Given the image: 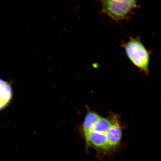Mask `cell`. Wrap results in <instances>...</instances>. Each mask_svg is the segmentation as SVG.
<instances>
[{"label":"cell","instance_id":"cell-1","mask_svg":"<svg viewBox=\"0 0 161 161\" xmlns=\"http://www.w3.org/2000/svg\"><path fill=\"white\" fill-rule=\"evenodd\" d=\"M126 55L132 63L140 69L147 72L149 55L143 44L138 38H131L124 47Z\"/></svg>","mask_w":161,"mask_h":161},{"label":"cell","instance_id":"cell-2","mask_svg":"<svg viewBox=\"0 0 161 161\" xmlns=\"http://www.w3.org/2000/svg\"><path fill=\"white\" fill-rule=\"evenodd\" d=\"M102 11L112 19L119 21L125 18L135 8V0H109L100 1Z\"/></svg>","mask_w":161,"mask_h":161},{"label":"cell","instance_id":"cell-3","mask_svg":"<svg viewBox=\"0 0 161 161\" xmlns=\"http://www.w3.org/2000/svg\"><path fill=\"white\" fill-rule=\"evenodd\" d=\"M84 137L88 145L103 149L110 148L108 144L106 134L91 131L85 135Z\"/></svg>","mask_w":161,"mask_h":161},{"label":"cell","instance_id":"cell-4","mask_svg":"<svg viewBox=\"0 0 161 161\" xmlns=\"http://www.w3.org/2000/svg\"><path fill=\"white\" fill-rule=\"evenodd\" d=\"M110 128L106 134L107 140L110 147L115 146L119 143L122 137V131L118 117L112 114Z\"/></svg>","mask_w":161,"mask_h":161},{"label":"cell","instance_id":"cell-5","mask_svg":"<svg viewBox=\"0 0 161 161\" xmlns=\"http://www.w3.org/2000/svg\"><path fill=\"white\" fill-rule=\"evenodd\" d=\"M12 95V91L10 85L0 79V110L8 105Z\"/></svg>","mask_w":161,"mask_h":161},{"label":"cell","instance_id":"cell-6","mask_svg":"<svg viewBox=\"0 0 161 161\" xmlns=\"http://www.w3.org/2000/svg\"><path fill=\"white\" fill-rule=\"evenodd\" d=\"M100 117L92 111L89 110L87 111L82 124V130L84 135L91 131L93 125Z\"/></svg>","mask_w":161,"mask_h":161},{"label":"cell","instance_id":"cell-7","mask_svg":"<svg viewBox=\"0 0 161 161\" xmlns=\"http://www.w3.org/2000/svg\"><path fill=\"white\" fill-rule=\"evenodd\" d=\"M111 125V121L106 118L100 117L93 125L91 131L106 134Z\"/></svg>","mask_w":161,"mask_h":161}]
</instances>
